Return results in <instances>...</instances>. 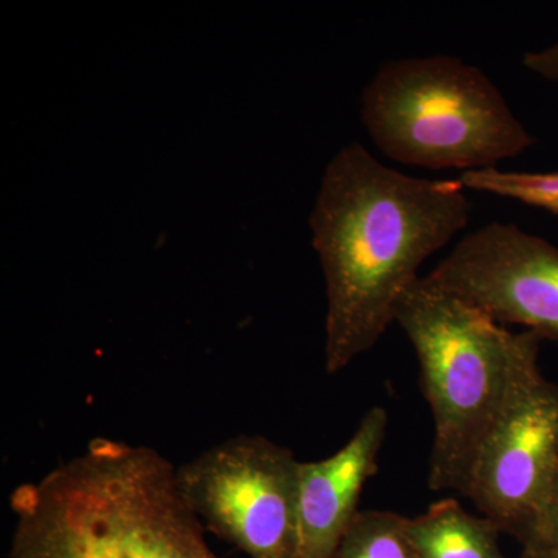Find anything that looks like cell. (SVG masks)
<instances>
[{
    "label": "cell",
    "mask_w": 558,
    "mask_h": 558,
    "mask_svg": "<svg viewBox=\"0 0 558 558\" xmlns=\"http://www.w3.org/2000/svg\"><path fill=\"white\" fill-rule=\"evenodd\" d=\"M459 180L413 178L385 167L360 143L326 167L311 215L325 275V366L341 373L376 347L417 271L469 222Z\"/></svg>",
    "instance_id": "1"
},
{
    "label": "cell",
    "mask_w": 558,
    "mask_h": 558,
    "mask_svg": "<svg viewBox=\"0 0 558 558\" xmlns=\"http://www.w3.org/2000/svg\"><path fill=\"white\" fill-rule=\"evenodd\" d=\"M175 469L145 444L90 439L13 488L7 558H223L183 498Z\"/></svg>",
    "instance_id": "2"
},
{
    "label": "cell",
    "mask_w": 558,
    "mask_h": 558,
    "mask_svg": "<svg viewBox=\"0 0 558 558\" xmlns=\"http://www.w3.org/2000/svg\"><path fill=\"white\" fill-rule=\"evenodd\" d=\"M395 322L416 352L435 418L428 486L464 495L481 444L543 340L531 330L506 329L428 275L400 296Z\"/></svg>",
    "instance_id": "3"
},
{
    "label": "cell",
    "mask_w": 558,
    "mask_h": 558,
    "mask_svg": "<svg viewBox=\"0 0 558 558\" xmlns=\"http://www.w3.org/2000/svg\"><path fill=\"white\" fill-rule=\"evenodd\" d=\"M362 121L389 159L429 170L492 168L535 143L486 73L449 54L385 62Z\"/></svg>",
    "instance_id": "4"
},
{
    "label": "cell",
    "mask_w": 558,
    "mask_h": 558,
    "mask_svg": "<svg viewBox=\"0 0 558 558\" xmlns=\"http://www.w3.org/2000/svg\"><path fill=\"white\" fill-rule=\"evenodd\" d=\"M301 461L260 435H236L178 465L183 498L207 532L248 558H295Z\"/></svg>",
    "instance_id": "5"
},
{
    "label": "cell",
    "mask_w": 558,
    "mask_h": 558,
    "mask_svg": "<svg viewBox=\"0 0 558 558\" xmlns=\"http://www.w3.org/2000/svg\"><path fill=\"white\" fill-rule=\"evenodd\" d=\"M558 481V385L538 359L520 371L470 470L464 497L526 546Z\"/></svg>",
    "instance_id": "6"
},
{
    "label": "cell",
    "mask_w": 558,
    "mask_h": 558,
    "mask_svg": "<svg viewBox=\"0 0 558 558\" xmlns=\"http://www.w3.org/2000/svg\"><path fill=\"white\" fill-rule=\"evenodd\" d=\"M499 325L558 343V247L512 223L492 222L454 245L428 275Z\"/></svg>",
    "instance_id": "7"
},
{
    "label": "cell",
    "mask_w": 558,
    "mask_h": 558,
    "mask_svg": "<svg viewBox=\"0 0 558 558\" xmlns=\"http://www.w3.org/2000/svg\"><path fill=\"white\" fill-rule=\"evenodd\" d=\"M388 413L374 407L351 439L322 461L301 462L295 558H336L355 515L363 487L377 473Z\"/></svg>",
    "instance_id": "8"
},
{
    "label": "cell",
    "mask_w": 558,
    "mask_h": 558,
    "mask_svg": "<svg viewBox=\"0 0 558 558\" xmlns=\"http://www.w3.org/2000/svg\"><path fill=\"white\" fill-rule=\"evenodd\" d=\"M405 532L418 558H506L499 548V527L475 517L454 498H444L414 519Z\"/></svg>",
    "instance_id": "9"
},
{
    "label": "cell",
    "mask_w": 558,
    "mask_h": 558,
    "mask_svg": "<svg viewBox=\"0 0 558 558\" xmlns=\"http://www.w3.org/2000/svg\"><path fill=\"white\" fill-rule=\"evenodd\" d=\"M336 558H418L405 532V517L360 510L341 539Z\"/></svg>",
    "instance_id": "10"
},
{
    "label": "cell",
    "mask_w": 558,
    "mask_h": 558,
    "mask_svg": "<svg viewBox=\"0 0 558 558\" xmlns=\"http://www.w3.org/2000/svg\"><path fill=\"white\" fill-rule=\"evenodd\" d=\"M458 180L464 189L523 202L558 218V172H510L492 167L462 172Z\"/></svg>",
    "instance_id": "11"
},
{
    "label": "cell",
    "mask_w": 558,
    "mask_h": 558,
    "mask_svg": "<svg viewBox=\"0 0 558 558\" xmlns=\"http://www.w3.org/2000/svg\"><path fill=\"white\" fill-rule=\"evenodd\" d=\"M523 549L543 550L558 557V481L545 515Z\"/></svg>",
    "instance_id": "12"
},
{
    "label": "cell",
    "mask_w": 558,
    "mask_h": 558,
    "mask_svg": "<svg viewBox=\"0 0 558 558\" xmlns=\"http://www.w3.org/2000/svg\"><path fill=\"white\" fill-rule=\"evenodd\" d=\"M524 68L542 78L558 83V43L538 51H527L523 57Z\"/></svg>",
    "instance_id": "13"
},
{
    "label": "cell",
    "mask_w": 558,
    "mask_h": 558,
    "mask_svg": "<svg viewBox=\"0 0 558 558\" xmlns=\"http://www.w3.org/2000/svg\"><path fill=\"white\" fill-rule=\"evenodd\" d=\"M519 558H558V557L550 556V554L543 553V550L523 549V553H521V556Z\"/></svg>",
    "instance_id": "14"
}]
</instances>
